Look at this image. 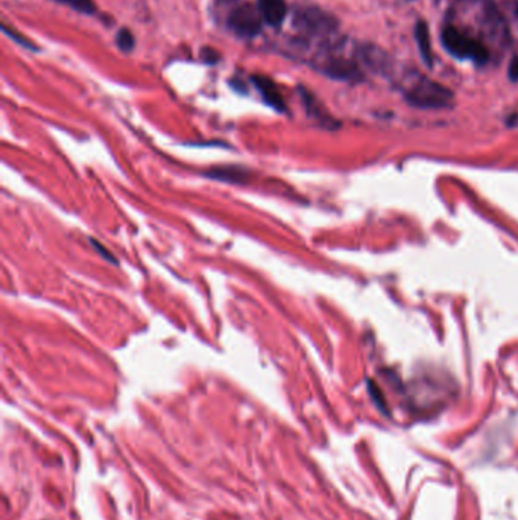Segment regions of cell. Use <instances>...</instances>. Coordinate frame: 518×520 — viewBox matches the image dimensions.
Masks as SVG:
<instances>
[{
  "instance_id": "6da1fadb",
  "label": "cell",
  "mask_w": 518,
  "mask_h": 520,
  "mask_svg": "<svg viewBox=\"0 0 518 520\" xmlns=\"http://www.w3.org/2000/svg\"><path fill=\"white\" fill-rule=\"evenodd\" d=\"M404 96L409 104L426 110H441L450 107L453 102V93L447 87L421 75H415V80L409 81Z\"/></svg>"
},
{
  "instance_id": "7a4b0ae2",
  "label": "cell",
  "mask_w": 518,
  "mask_h": 520,
  "mask_svg": "<svg viewBox=\"0 0 518 520\" xmlns=\"http://www.w3.org/2000/svg\"><path fill=\"white\" fill-rule=\"evenodd\" d=\"M441 40H442V45H444V48L451 53L453 57L470 58L473 61H476L478 64H485L490 60V52L482 45V43L461 34L456 28H453V26L444 28Z\"/></svg>"
},
{
  "instance_id": "3957f363",
  "label": "cell",
  "mask_w": 518,
  "mask_h": 520,
  "mask_svg": "<svg viewBox=\"0 0 518 520\" xmlns=\"http://www.w3.org/2000/svg\"><path fill=\"white\" fill-rule=\"evenodd\" d=\"M295 26L309 36H330L338 29V20L316 6L299 8L295 13Z\"/></svg>"
},
{
  "instance_id": "277c9868",
  "label": "cell",
  "mask_w": 518,
  "mask_h": 520,
  "mask_svg": "<svg viewBox=\"0 0 518 520\" xmlns=\"http://www.w3.org/2000/svg\"><path fill=\"white\" fill-rule=\"evenodd\" d=\"M263 17L258 6L253 4H242L236 6L228 17V26L236 36L253 38L262 31Z\"/></svg>"
},
{
  "instance_id": "5b68a950",
  "label": "cell",
  "mask_w": 518,
  "mask_h": 520,
  "mask_svg": "<svg viewBox=\"0 0 518 520\" xmlns=\"http://www.w3.org/2000/svg\"><path fill=\"white\" fill-rule=\"evenodd\" d=\"M319 70L324 75H327L329 78L338 81H358L362 77L358 64L348 58L338 55H331L324 60L321 63Z\"/></svg>"
},
{
  "instance_id": "8992f818",
  "label": "cell",
  "mask_w": 518,
  "mask_h": 520,
  "mask_svg": "<svg viewBox=\"0 0 518 520\" xmlns=\"http://www.w3.org/2000/svg\"><path fill=\"white\" fill-rule=\"evenodd\" d=\"M358 55L366 67L375 73H380L387 77L394 69V61L387 53L373 45H363L358 49Z\"/></svg>"
},
{
  "instance_id": "52a82bcc",
  "label": "cell",
  "mask_w": 518,
  "mask_h": 520,
  "mask_svg": "<svg viewBox=\"0 0 518 520\" xmlns=\"http://www.w3.org/2000/svg\"><path fill=\"white\" fill-rule=\"evenodd\" d=\"M251 81L269 107H272L278 113H286V102L282 93H280L277 84L271 78L263 77V75H254Z\"/></svg>"
},
{
  "instance_id": "ba28073f",
  "label": "cell",
  "mask_w": 518,
  "mask_h": 520,
  "mask_svg": "<svg viewBox=\"0 0 518 520\" xmlns=\"http://www.w3.org/2000/svg\"><path fill=\"white\" fill-rule=\"evenodd\" d=\"M257 6L263 17V21L269 26H280L287 16L286 0H258Z\"/></svg>"
},
{
  "instance_id": "9c48e42d",
  "label": "cell",
  "mask_w": 518,
  "mask_h": 520,
  "mask_svg": "<svg viewBox=\"0 0 518 520\" xmlns=\"http://www.w3.org/2000/svg\"><path fill=\"white\" fill-rule=\"evenodd\" d=\"M206 177L216 180V181H224V183H231V184H245V183H248V180H250L251 172L242 166H216L206 172Z\"/></svg>"
},
{
  "instance_id": "30bf717a",
  "label": "cell",
  "mask_w": 518,
  "mask_h": 520,
  "mask_svg": "<svg viewBox=\"0 0 518 520\" xmlns=\"http://www.w3.org/2000/svg\"><path fill=\"white\" fill-rule=\"evenodd\" d=\"M415 40L418 45L419 55L427 67H434V52H431L430 32L426 21H418L415 26Z\"/></svg>"
},
{
  "instance_id": "8fae6325",
  "label": "cell",
  "mask_w": 518,
  "mask_h": 520,
  "mask_svg": "<svg viewBox=\"0 0 518 520\" xmlns=\"http://www.w3.org/2000/svg\"><path fill=\"white\" fill-rule=\"evenodd\" d=\"M301 94H303V101L306 102L307 112L310 113V116H315V117H318L319 121H321V122H324V124L330 122V117L321 110L319 105H318V102L315 101V97H313V96H312L307 90H304V89H301Z\"/></svg>"
},
{
  "instance_id": "7c38bea8",
  "label": "cell",
  "mask_w": 518,
  "mask_h": 520,
  "mask_svg": "<svg viewBox=\"0 0 518 520\" xmlns=\"http://www.w3.org/2000/svg\"><path fill=\"white\" fill-rule=\"evenodd\" d=\"M57 2L67 5L81 14H93L96 11V5L93 0H57Z\"/></svg>"
},
{
  "instance_id": "4fadbf2b",
  "label": "cell",
  "mask_w": 518,
  "mask_h": 520,
  "mask_svg": "<svg viewBox=\"0 0 518 520\" xmlns=\"http://www.w3.org/2000/svg\"><path fill=\"white\" fill-rule=\"evenodd\" d=\"M116 43H117V48L119 49L123 50V52H129V50H133L136 40H134V37L131 34V31L123 28V29H121V31L117 32Z\"/></svg>"
},
{
  "instance_id": "5bb4252c",
  "label": "cell",
  "mask_w": 518,
  "mask_h": 520,
  "mask_svg": "<svg viewBox=\"0 0 518 520\" xmlns=\"http://www.w3.org/2000/svg\"><path fill=\"white\" fill-rule=\"evenodd\" d=\"M2 31L5 32V34H6L9 38H13L14 41H17L18 45H21L23 48L31 49V50H37V49H38V48H35V45H34V43H32L31 40H28L26 37H23L21 34H18V32H16L14 29L8 28L6 25H2Z\"/></svg>"
},
{
  "instance_id": "9a60e30c",
  "label": "cell",
  "mask_w": 518,
  "mask_h": 520,
  "mask_svg": "<svg viewBox=\"0 0 518 520\" xmlns=\"http://www.w3.org/2000/svg\"><path fill=\"white\" fill-rule=\"evenodd\" d=\"M201 58H202L204 63L214 64V63L219 61V53L216 52L213 48H204L201 50Z\"/></svg>"
},
{
  "instance_id": "2e32d148",
  "label": "cell",
  "mask_w": 518,
  "mask_h": 520,
  "mask_svg": "<svg viewBox=\"0 0 518 520\" xmlns=\"http://www.w3.org/2000/svg\"><path fill=\"white\" fill-rule=\"evenodd\" d=\"M92 241V244H93V247H94V250L96 251H98L105 260H108V262H111V264H117V260H116V257L110 253V251H106L105 250V247L101 244V242H96L94 239H90Z\"/></svg>"
},
{
  "instance_id": "e0dca14e",
  "label": "cell",
  "mask_w": 518,
  "mask_h": 520,
  "mask_svg": "<svg viewBox=\"0 0 518 520\" xmlns=\"http://www.w3.org/2000/svg\"><path fill=\"white\" fill-rule=\"evenodd\" d=\"M509 78L511 81H518V58H514L509 64Z\"/></svg>"
},
{
  "instance_id": "ac0fdd59",
  "label": "cell",
  "mask_w": 518,
  "mask_h": 520,
  "mask_svg": "<svg viewBox=\"0 0 518 520\" xmlns=\"http://www.w3.org/2000/svg\"><path fill=\"white\" fill-rule=\"evenodd\" d=\"M517 14H518V5H517Z\"/></svg>"
}]
</instances>
